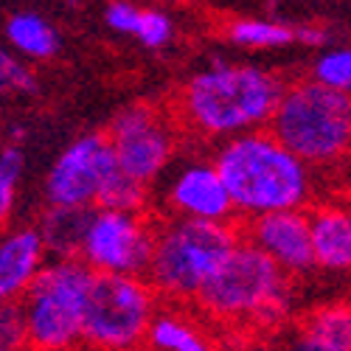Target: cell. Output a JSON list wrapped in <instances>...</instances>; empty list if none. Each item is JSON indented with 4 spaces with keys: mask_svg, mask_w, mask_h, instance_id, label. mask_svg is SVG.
Instances as JSON below:
<instances>
[{
    "mask_svg": "<svg viewBox=\"0 0 351 351\" xmlns=\"http://www.w3.org/2000/svg\"><path fill=\"white\" fill-rule=\"evenodd\" d=\"M309 219V247L315 267L329 273H346L351 267V219L337 206H324Z\"/></svg>",
    "mask_w": 351,
    "mask_h": 351,
    "instance_id": "14",
    "label": "cell"
},
{
    "mask_svg": "<svg viewBox=\"0 0 351 351\" xmlns=\"http://www.w3.org/2000/svg\"><path fill=\"white\" fill-rule=\"evenodd\" d=\"M247 245L265 253L284 276H304L315 270L306 211H278L250 219Z\"/></svg>",
    "mask_w": 351,
    "mask_h": 351,
    "instance_id": "11",
    "label": "cell"
},
{
    "mask_svg": "<svg viewBox=\"0 0 351 351\" xmlns=\"http://www.w3.org/2000/svg\"><path fill=\"white\" fill-rule=\"evenodd\" d=\"M292 37H295V43H304V45H324L329 40V32L324 25H298V28H292Z\"/></svg>",
    "mask_w": 351,
    "mask_h": 351,
    "instance_id": "28",
    "label": "cell"
},
{
    "mask_svg": "<svg viewBox=\"0 0 351 351\" xmlns=\"http://www.w3.org/2000/svg\"><path fill=\"white\" fill-rule=\"evenodd\" d=\"M228 40L239 48L267 51V48H287L295 43L292 28L278 20H258V17H239L228 25Z\"/></svg>",
    "mask_w": 351,
    "mask_h": 351,
    "instance_id": "18",
    "label": "cell"
},
{
    "mask_svg": "<svg viewBox=\"0 0 351 351\" xmlns=\"http://www.w3.org/2000/svg\"><path fill=\"white\" fill-rule=\"evenodd\" d=\"M90 281L93 273L79 258H60L56 265L43 267L17 301L25 343L37 351H65L79 343Z\"/></svg>",
    "mask_w": 351,
    "mask_h": 351,
    "instance_id": "6",
    "label": "cell"
},
{
    "mask_svg": "<svg viewBox=\"0 0 351 351\" xmlns=\"http://www.w3.org/2000/svg\"><path fill=\"white\" fill-rule=\"evenodd\" d=\"M301 332L324 340L335 348L351 351V312L346 304H335V306H324V309H315L306 320Z\"/></svg>",
    "mask_w": 351,
    "mask_h": 351,
    "instance_id": "19",
    "label": "cell"
},
{
    "mask_svg": "<svg viewBox=\"0 0 351 351\" xmlns=\"http://www.w3.org/2000/svg\"><path fill=\"white\" fill-rule=\"evenodd\" d=\"M169 202L180 219L230 225L233 206L219 180L214 163H191L186 166L169 189Z\"/></svg>",
    "mask_w": 351,
    "mask_h": 351,
    "instance_id": "12",
    "label": "cell"
},
{
    "mask_svg": "<svg viewBox=\"0 0 351 351\" xmlns=\"http://www.w3.org/2000/svg\"><path fill=\"white\" fill-rule=\"evenodd\" d=\"M214 169L230 197L233 214L250 219L278 211H304L312 194L309 169L265 130L225 141Z\"/></svg>",
    "mask_w": 351,
    "mask_h": 351,
    "instance_id": "1",
    "label": "cell"
},
{
    "mask_svg": "<svg viewBox=\"0 0 351 351\" xmlns=\"http://www.w3.org/2000/svg\"><path fill=\"white\" fill-rule=\"evenodd\" d=\"M146 202V186L124 178V174L115 169V174L107 180L104 191L96 199L99 211H121V214H138V208Z\"/></svg>",
    "mask_w": 351,
    "mask_h": 351,
    "instance_id": "20",
    "label": "cell"
},
{
    "mask_svg": "<svg viewBox=\"0 0 351 351\" xmlns=\"http://www.w3.org/2000/svg\"><path fill=\"white\" fill-rule=\"evenodd\" d=\"M270 135L309 166H335L351 143V101L309 82L284 87V96L270 119Z\"/></svg>",
    "mask_w": 351,
    "mask_h": 351,
    "instance_id": "3",
    "label": "cell"
},
{
    "mask_svg": "<svg viewBox=\"0 0 351 351\" xmlns=\"http://www.w3.org/2000/svg\"><path fill=\"white\" fill-rule=\"evenodd\" d=\"M312 82L335 93H348L351 87V51L332 48L326 51L312 68Z\"/></svg>",
    "mask_w": 351,
    "mask_h": 351,
    "instance_id": "21",
    "label": "cell"
},
{
    "mask_svg": "<svg viewBox=\"0 0 351 351\" xmlns=\"http://www.w3.org/2000/svg\"><path fill=\"white\" fill-rule=\"evenodd\" d=\"M239 245L233 225L174 217L152 230L149 284L171 298H194Z\"/></svg>",
    "mask_w": 351,
    "mask_h": 351,
    "instance_id": "4",
    "label": "cell"
},
{
    "mask_svg": "<svg viewBox=\"0 0 351 351\" xmlns=\"http://www.w3.org/2000/svg\"><path fill=\"white\" fill-rule=\"evenodd\" d=\"M194 298L219 320H256L267 326L287 309V276L265 253L239 242Z\"/></svg>",
    "mask_w": 351,
    "mask_h": 351,
    "instance_id": "5",
    "label": "cell"
},
{
    "mask_svg": "<svg viewBox=\"0 0 351 351\" xmlns=\"http://www.w3.org/2000/svg\"><path fill=\"white\" fill-rule=\"evenodd\" d=\"M143 340L152 351H214L211 340L178 315H155Z\"/></svg>",
    "mask_w": 351,
    "mask_h": 351,
    "instance_id": "17",
    "label": "cell"
},
{
    "mask_svg": "<svg viewBox=\"0 0 351 351\" xmlns=\"http://www.w3.org/2000/svg\"><path fill=\"white\" fill-rule=\"evenodd\" d=\"M171 34H174V25H171V17L160 9H141V17H138V28L135 34L141 45L146 48H163L171 43Z\"/></svg>",
    "mask_w": 351,
    "mask_h": 351,
    "instance_id": "22",
    "label": "cell"
},
{
    "mask_svg": "<svg viewBox=\"0 0 351 351\" xmlns=\"http://www.w3.org/2000/svg\"><path fill=\"white\" fill-rule=\"evenodd\" d=\"M152 230L141 214L90 211L79 261L93 276H132L141 278L152 258Z\"/></svg>",
    "mask_w": 351,
    "mask_h": 351,
    "instance_id": "8",
    "label": "cell"
},
{
    "mask_svg": "<svg viewBox=\"0 0 351 351\" xmlns=\"http://www.w3.org/2000/svg\"><path fill=\"white\" fill-rule=\"evenodd\" d=\"M23 174V152L9 146L0 152V228L9 219L12 202H14V186Z\"/></svg>",
    "mask_w": 351,
    "mask_h": 351,
    "instance_id": "23",
    "label": "cell"
},
{
    "mask_svg": "<svg viewBox=\"0 0 351 351\" xmlns=\"http://www.w3.org/2000/svg\"><path fill=\"white\" fill-rule=\"evenodd\" d=\"M287 351H343V348H335V346H329V343H324V340H317V337H312V335L298 329L295 337L289 340Z\"/></svg>",
    "mask_w": 351,
    "mask_h": 351,
    "instance_id": "27",
    "label": "cell"
},
{
    "mask_svg": "<svg viewBox=\"0 0 351 351\" xmlns=\"http://www.w3.org/2000/svg\"><path fill=\"white\" fill-rule=\"evenodd\" d=\"M34 87V73L23 62H17L6 48H0V93H32Z\"/></svg>",
    "mask_w": 351,
    "mask_h": 351,
    "instance_id": "24",
    "label": "cell"
},
{
    "mask_svg": "<svg viewBox=\"0 0 351 351\" xmlns=\"http://www.w3.org/2000/svg\"><path fill=\"white\" fill-rule=\"evenodd\" d=\"M284 82L253 65L217 62L189 79L180 96L183 119L202 135L237 138L270 124Z\"/></svg>",
    "mask_w": 351,
    "mask_h": 351,
    "instance_id": "2",
    "label": "cell"
},
{
    "mask_svg": "<svg viewBox=\"0 0 351 351\" xmlns=\"http://www.w3.org/2000/svg\"><path fill=\"white\" fill-rule=\"evenodd\" d=\"M6 40L12 43V48L17 53L32 56V60H51V56L60 51V34H56V28L34 12L12 14L6 23Z\"/></svg>",
    "mask_w": 351,
    "mask_h": 351,
    "instance_id": "15",
    "label": "cell"
},
{
    "mask_svg": "<svg viewBox=\"0 0 351 351\" xmlns=\"http://www.w3.org/2000/svg\"><path fill=\"white\" fill-rule=\"evenodd\" d=\"M43 239L34 228L14 230L0 239V304H14L43 270Z\"/></svg>",
    "mask_w": 351,
    "mask_h": 351,
    "instance_id": "13",
    "label": "cell"
},
{
    "mask_svg": "<svg viewBox=\"0 0 351 351\" xmlns=\"http://www.w3.org/2000/svg\"><path fill=\"white\" fill-rule=\"evenodd\" d=\"M25 343V324L20 304H0V351H20Z\"/></svg>",
    "mask_w": 351,
    "mask_h": 351,
    "instance_id": "25",
    "label": "cell"
},
{
    "mask_svg": "<svg viewBox=\"0 0 351 351\" xmlns=\"http://www.w3.org/2000/svg\"><path fill=\"white\" fill-rule=\"evenodd\" d=\"M155 317L152 287L132 276H93L84 301L82 340L104 351H127L146 337Z\"/></svg>",
    "mask_w": 351,
    "mask_h": 351,
    "instance_id": "7",
    "label": "cell"
},
{
    "mask_svg": "<svg viewBox=\"0 0 351 351\" xmlns=\"http://www.w3.org/2000/svg\"><path fill=\"white\" fill-rule=\"evenodd\" d=\"M112 152L115 169L124 178L149 186L166 169L174 152V135L160 110L149 104H132L112 119L110 132L104 135Z\"/></svg>",
    "mask_w": 351,
    "mask_h": 351,
    "instance_id": "9",
    "label": "cell"
},
{
    "mask_svg": "<svg viewBox=\"0 0 351 351\" xmlns=\"http://www.w3.org/2000/svg\"><path fill=\"white\" fill-rule=\"evenodd\" d=\"M87 219H90V211H82V208H51V214L43 219V230H37L43 247L60 253L62 261L79 258Z\"/></svg>",
    "mask_w": 351,
    "mask_h": 351,
    "instance_id": "16",
    "label": "cell"
},
{
    "mask_svg": "<svg viewBox=\"0 0 351 351\" xmlns=\"http://www.w3.org/2000/svg\"><path fill=\"white\" fill-rule=\"evenodd\" d=\"M115 174V160L104 135H84L73 141L56 158L45 191L53 208H82L96 206L107 180Z\"/></svg>",
    "mask_w": 351,
    "mask_h": 351,
    "instance_id": "10",
    "label": "cell"
},
{
    "mask_svg": "<svg viewBox=\"0 0 351 351\" xmlns=\"http://www.w3.org/2000/svg\"><path fill=\"white\" fill-rule=\"evenodd\" d=\"M138 17H141V6L135 3H124V0H119V3H110L104 9V20L107 25L112 28V32H119V34H135V28H138Z\"/></svg>",
    "mask_w": 351,
    "mask_h": 351,
    "instance_id": "26",
    "label": "cell"
}]
</instances>
